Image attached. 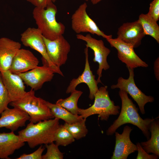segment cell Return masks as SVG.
Masks as SVG:
<instances>
[{"instance_id":"f546056e","label":"cell","mask_w":159,"mask_h":159,"mask_svg":"<svg viewBox=\"0 0 159 159\" xmlns=\"http://www.w3.org/2000/svg\"><path fill=\"white\" fill-rule=\"evenodd\" d=\"M44 150V147L41 145L33 152L29 154H23L16 159H42V154Z\"/></svg>"},{"instance_id":"d590c367","label":"cell","mask_w":159,"mask_h":159,"mask_svg":"<svg viewBox=\"0 0 159 159\" xmlns=\"http://www.w3.org/2000/svg\"><path fill=\"white\" fill-rule=\"evenodd\" d=\"M85 0V1H88L89 0Z\"/></svg>"},{"instance_id":"9c48e42d","label":"cell","mask_w":159,"mask_h":159,"mask_svg":"<svg viewBox=\"0 0 159 159\" xmlns=\"http://www.w3.org/2000/svg\"><path fill=\"white\" fill-rule=\"evenodd\" d=\"M76 37L78 39L85 41L86 42V47L90 48L93 51V61L97 62L99 64L97 71L98 75L97 81L98 83H102L100 78L102 77V70H106L110 67L107 61V58L111 52L110 50L105 46L102 40L96 39L92 37L90 34L85 36L78 34L76 35Z\"/></svg>"},{"instance_id":"3957f363","label":"cell","mask_w":159,"mask_h":159,"mask_svg":"<svg viewBox=\"0 0 159 159\" xmlns=\"http://www.w3.org/2000/svg\"><path fill=\"white\" fill-rule=\"evenodd\" d=\"M56 6L52 2L45 8L35 7L32 14L37 28L44 38L54 40L64 34L65 27L61 22H57Z\"/></svg>"},{"instance_id":"4dcf8cb0","label":"cell","mask_w":159,"mask_h":159,"mask_svg":"<svg viewBox=\"0 0 159 159\" xmlns=\"http://www.w3.org/2000/svg\"><path fill=\"white\" fill-rule=\"evenodd\" d=\"M138 148V154L136 157L137 159H157L159 156L155 154L150 155L147 153L143 148L140 143L136 144Z\"/></svg>"},{"instance_id":"484cf974","label":"cell","mask_w":159,"mask_h":159,"mask_svg":"<svg viewBox=\"0 0 159 159\" xmlns=\"http://www.w3.org/2000/svg\"><path fill=\"white\" fill-rule=\"evenodd\" d=\"M75 139L63 125H59L56 132L54 141L58 146H66L74 142Z\"/></svg>"},{"instance_id":"8992f818","label":"cell","mask_w":159,"mask_h":159,"mask_svg":"<svg viewBox=\"0 0 159 159\" xmlns=\"http://www.w3.org/2000/svg\"><path fill=\"white\" fill-rule=\"evenodd\" d=\"M20 40L24 45L30 47L39 53L42 62L46 63L54 72L64 76L60 68L54 64L49 59L47 51L43 37L37 28L29 27L21 34Z\"/></svg>"},{"instance_id":"52a82bcc","label":"cell","mask_w":159,"mask_h":159,"mask_svg":"<svg viewBox=\"0 0 159 159\" xmlns=\"http://www.w3.org/2000/svg\"><path fill=\"white\" fill-rule=\"evenodd\" d=\"M87 5L85 2L81 4L71 16V26L77 34L89 32L96 34L106 39L112 37V35L106 34L101 30L87 12Z\"/></svg>"},{"instance_id":"d4e9b609","label":"cell","mask_w":159,"mask_h":159,"mask_svg":"<svg viewBox=\"0 0 159 159\" xmlns=\"http://www.w3.org/2000/svg\"><path fill=\"white\" fill-rule=\"evenodd\" d=\"M86 119L72 124L65 123L63 125L75 139L79 140L85 137L88 132L85 125Z\"/></svg>"},{"instance_id":"4316f807","label":"cell","mask_w":159,"mask_h":159,"mask_svg":"<svg viewBox=\"0 0 159 159\" xmlns=\"http://www.w3.org/2000/svg\"><path fill=\"white\" fill-rule=\"evenodd\" d=\"M46 153L42 155V159H63L64 153L59 150L58 146L53 142L46 145Z\"/></svg>"},{"instance_id":"ac0fdd59","label":"cell","mask_w":159,"mask_h":159,"mask_svg":"<svg viewBox=\"0 0 159 159\" xmlns=\"http://www.w3.org/2000/svg\"><path fill=\"white\" fill-rule=\"evenodd\" d=\"M0 128L5 127L14 132L20 127L25 126L29 117L26 112L16 107H8L1 113Z\"/></svg>"},{"instance_id":"d6a6232c","label":"cell","mask_w":159,"mask_h":159,"mask_svg":"<svg viewBox=\"0 0 159 159\" xmlns=\"http://www.w3.org/2000/svg\"><path fill=\"white\" fill-rule=\"evenodd\" d=\"M154 69L155 77L158 80H159V58L158 57L154 63Z\"/></svg>"},{"instance_id":"9a60e30c","label":"cell","mask_w":159,"mask_h":159,"mask_svg":"<svg viewBox=\"0 0 159 159\" xmlns=\"http://www.w3.org/2000/svg\"><path fill=\"white\" fill-rule=\"evenodd\" d=\"M132 130L128 125L124 128L122 132L120 134L115 132V144L111 159H127L130 154L138 150L136 145L131 141L130 133Z\"/></svg>"},{"instance_id":"277c9868","label":"cell","mask_w":159,"mask_h":159,"mask_svg":"<svg viewBox=\"0 0 159 159\" xmlns=\"http://www.w3.org/2000/svg\"><path fill=\"white\" fill-rule=\"evenodd\" d=\"M9 105L26 112L29 117L30 122L34 123L54 118L45 100L36 97L35 91L32 89L22 98L11 102Z\"/></svg>"},{"instance_id":"8fae6325","label":"cell","mask_w":159,"mask_h":159,"mask_svg":"<svg viewBox=\"0 0 159 159\" xmlns=\"http://www.w3.org/2000/svg\"><path fill=\"white\" fill-rule=\"evenodd\" d=\"M43 39L49 59L54 64L60 68L66 63L68 59L71 49L69 43L63 35L53 40L44 37Z\"/></svg>"},{"instance_id":"83f0119b","label":"cell","mask_w":159,"mask_h":159,"mask_svg":"<svg viewBox=\"0 0 159 159\" xmlns=\"http://www.w3.org/2000/svg\"><path fill=\"white\" fill-rule=\"evenodd\" d=\"M11 101L8 91L3 82L0 72V115L1 113L8 108Z\"/></svg>"},{"instance_id":"ba28073f","label":"cell","mask_w":159,"mask_h":159,"mask_svg":"<svg viewBox=\"0 0 159 159\" xmlns=\"http://www.w3.org/2000/svg\"><path fill=\"white\" fill-rule=\"evenodd\" d=\"M129 72L128 79L120 77L116 85L111 86L112 89L116 88L123 90L128 94L138 105L140 111L142 114L145 113L144 107L148 102H153L154 98L151 96H147L142 92L135 85L134 79V69L127 67Z\"/></svg>"},{"instance_id":"1f68e13d","label":"cell","mask_w":159,"mask_h":159,"mask_svg":"<svg viewBox=\"0 0 159 159\" xmlns=\"http://www.w3.org/2000/svg\"><path fill=\"white\" fill-rule=\"evenodd\" d=\"M35 7L45 8L52 1V0H26Z\"/></svg>"},{"instance_id":"44dd1931","label":"cell","mask_w":159,"mask_h":159,"mask_svg":"<svg viewBox=\"0 0 159 159\" xmlns=\"http://www.w3.org/2000/svg\"><path fill=\"white\" fill-rule=\"evenodd\" d=\"M149 131L151 137L146 141L140 143L143 149L148 153H152L159 156V120L155 118L151 122Z\"/></svg>"},{"instance_id":"7a4b0ae2","label":"cell","mask_w":159,"mask_h":159,"mask_svg":"<svg viewBox=\"0 0 159 159\" xmlns=\"http://www.w3.org/2000/svg\"><path fill=\"white\" fill-rule=\"evenodd\" d=\"M59 119L54 118L34 123L30 122L24 129L18 132L21 140L33 148L42 144L54 141L55 136L59 126Z\"/></svg>"},{"instance_id":"6da1fadb","label":"cell","mask_w":159,"mask_h":159,"mask_svg":"<svg viewBox=\"0 0 159 159\" xmlns=\"http://www.w3.org/2000/svg\"><path fill=\"white\" fill-rule=\"evenodd\" d=\"M119 94L122 102L121 111L117 118L106 130V134L112 135L121 125L130 123L138 127L142 131L147 140L149 139L150 137V124L155 118L142 119L138 113V108L129 98L128 94L125 91L120 90Z\"/></svg>"},{"instance_id":"f1b7e54d","label":"cell","mask_w":159,"mask_h":159,"mask_svg":"<svg viewBox=\"0 0 159 159\" xmlns=\"http://www.w3.org/2000/svg\"><path fill=\"white\" fill-rule=\"evenodd\" d=\"M147 14L157 21L159 19V0H153L150 4Z\"/></svg>"},{"instance_id":"e0dca14e","label":"cell","mask_w":159,"mask_h":159,"mask_svg":"<svg viewBox=\"0 0 159 159\" xmlns=\"http://www.w3.org/2000/svg\"><path fill=\"white\" fill-rule=\"evenodd\" d=\"M39 62L31 51L21 48L14 58L9 70L16 74L24 73L37 67Z\"/></svg>"},{"instance_id":"7402d4cb","label":"cell","mask_w":159,"mask_h":159,"mask_svg":"<svg viewBox=\"0 0 159 159\" xmlns=\"http://www.w3.org/2000/svg\"><path fill=\"white\" fill-rule=\"evenodd\" d=\"M45 103L48 107L54 116L59 119L64 120L65 123L72 124L83 119L80 115H74L64 108L56 104L45 101Z\"/></svg>"},{"instance_id":"cb8c5ba5","label":"cell","mask_w":159,"mask_h":159,"mask_svg":"<svg viewBox=\"0 0 159 159\" xmlns=\"http://www.w3.org/2000/svg\"><path fill=\"white\" fill-rule=\"evenodd\" d=\"M81 91L75 90L71 93L70 95L65 99H60L56 102V104L67 110L72 114L78 115L79 108L78 107V100L82 94Z\"/></svg>"},{"instance_id":"d6986e66","label":"cell","mask_w":159,"mask_h":159,"mask_svg":"<svg viewBox=\"0 0 159 159\" xmlns=\"http://www.w3.org/2000/svg\"><path fill=\"white\" fill-rule=\"evenodd\" d=\"M21 44L9 38H0V71L9 70L14 58Z\"/></svg>"},{"instance_id":"e575fe53","label":"cell","mask_w":159,"mask_h":159,"mask_svg":"<svg viewBox=\"0 0 159 159\" xmlns=\"http://www.w3.org/2000/svg\"><path fill=\"white\" fill-rule=\"evenodd\" d=\"M56 0H52V1L53 2H55Z\"/></svg>"},{"instance_id":"5bb4252c","label":"cell","mask_w":159,"mask_h":159,"mask_svg":"<svg viewBox=\"0 0 159 159\" xmlns=\"http://www.w3.org/2000/svg\"><path fill=\"white\" fill-rule=\"evenodd\" d=\"M88 48L86 47L84 51L85 56V63L84 70L82 74L77 78H74L71 81L67 87L66 92L71 93L75 90L76 87L81 83H85L89 87L90 93L89 96L91 100L94 98V95L98 90V83L95 79V76L91 70L88 60Z\"/></svg>"},{"instance_id":"7c38bea8","label":"cell","mask_w":159,"mask_h":159,"mask_svg":"<svg viewBox=\"0 0 159 159\" xmlns=\"http://www.w3.org/2000/svg\"><path fill=\"white\" fill-rule=\"evenodd\" d=\"M30 71L18 74L24 83L34 91L40 89L44 83L50 81L54 76V72L45 63Z\"/></svg>"},{"instance_id":"ffe728a7","label":"cell","mask_w":159,"mask_h":159,"mask_svg":"<svg viewBox=\"0 0 159 159\" xmlns=\"http://www.w3.org/2000/svg\"><path fill=\"white\" fill-rule=\"evenodd\" d=\"M25 145L14 132L0 133V159H9V156Z\"/></svg>"},{"instance_id":"836d02e7","label":"cell","mask_w":159,"mask_h":159,"mask_svg":"<svg viewBox=\"0 0 159 159\" xmlns=\"http://www.w3.org/2000/svg\"><path fill=\"white\" fill-rule=\"evenodd\" d=\"M102 0H90L92 3L94 5L97 4Z\"/></svg>"},{"instance_id":"5b68a950","label":"cell","mask_w":159,"mask_h":159,"mask_svg":"<svg viewBox=\"0 0 159 159\" xmlns=\"http://www.w3.org/2000/svg\"><path fill=\"white\" fill-rule=\"evenodd\" d=\"M107 86L98 88L94 95L92 105L86 109H79L78 115L86 119L93 115L97 114L101 120L107 121L110 115H116L120 113V107L115 105L109 97Z\"/></svg>"},{"instance_id":"30bf717a","label":"cell","mask_w":159,"mask_h":159,"mask_svg":"<svg viewBox=\"0 0 159 159\" xmlns=\"http://www.w3.org/2000/svg\"><path fill=\"white\" fill-rule=\"evenodd\" d=\"M106 39L112 47L117 49L119 59L125 63L127 67L134 69L139 67H148V65L136 54L134 47L131 44L117 38L113 39L111 37Z\"/></svg>"},{"instance_id":"4fadbf2b","label":"cell","mask_w":159,"mask_h":159,"mask_svg":"<svg viewBox=\"0 0 159 159\" xmlns=\"http://www.w3.org/2000/svg\"><path fill=\"white\" fill-rule=\"evenodd\" d=\"M117 38L132 45L134 48L139 47L145 34L140 21L124 23L118 29Z\"/></svg>"},{"instance_id":"603a6c76","label":"cell","mask_w":159,"mask_h":159,"mask_svg":"<svg viewBox=\"0 0 159 159\" xmlns=\"http://www.w3.org/2000/svg\"><path fill=\"white\" fill-rule=\"evenodd\" d=\"M138 20L140 23L145 35L153 37L159 43V26L157 21L147 14H141Z\"/></svg>"},{"instance_id":"2e32d148","label":"cell","mask_w":159,"mask_h":159,"mask_svg":"<svg viewBox=\"0 0 159 159\" xmlns=\"http://www.w3.org/2000/svg\"><path fill=\"white\" fill-rule=\"evenodd\" d=\"M4 85L7 90L11 102L22 98L26 92L21 77L9 70L0 71Z\"/></svg>"}]
</instances>
